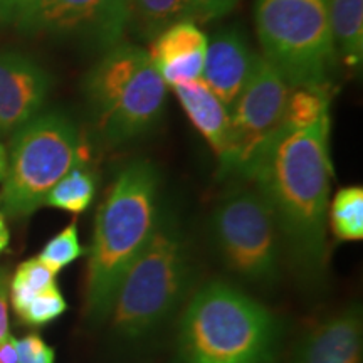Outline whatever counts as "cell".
Segmentation results:
<instances>
[{"instance_id": "obj_9", "label": "cell", "mask_w": 363, "mask_h": 363, "mask_svg": "<svg viewBox=\"0 0 363 363\" xmlns=\"http://www.w3.org/2000/svg\"><path fill=\"white\" fill-rule=\"evenodd\" d=\"M291 86L257 54L252 71L229 106L230 150L222 174H242L254 153L281 128Z\"/></svg>"}, {"instance_id": "obj_3", "label": "cell", "mask_w": 363, "mask_h": 363, "mask_svg": "<svg viewBox=\"0 0 363 363\" xmlns=\"http://www.w3.org/2000/svg\"><path fill=\"white\" fill-rule=\"evenodd\" d=\"M278 342L274 315L225 283L202 288L182 316L179 350L184 363H271Z\"/></svg>"}, {"instance_id": "obj_15", "label": "cell", "mask_w": 363, "mask_h": 363, "mask_svg": "<svg viewBox=\"0 0 363 363\" xmlns=\"http://www.w3.org/2000/svg\"><path fill=\"white\" fill-rule=\"evenodd\" d=\"M172 89L179 99L182 110L219 157L222 169L230 150L229 108L212 93L202 79L177 84Z\"/></svg>"}, {"instance_id": "obj_23", "label": "cell", "mask_w": 363, "mask_h": 363, "mask_svg": "<svg viewBox=\"0 0 363 363\" xmlns=\"http://www.w3.org/2000/svg\"><path fill=\"white\" fill-rule=\"evenodd\" d=\"M67 310V305L62 298L61 291L56 284L51 286V288L44 289L43 293H39L30 305L27 306L24 315L21 316V320L27 325L33 326H40L48 325L51 321L56 320Z\"/></svg>"}, {"instance_id": "obj_4", "label": "cell", "mask_w": 363, "mask_h": 363, "mask_svg": "<svg viewBox=\"0 0 363 363\" xmlns=\"http://www.w3.org/2000/svg\"><path fill=\"white\" fill-rule=\"evenodd\" d=\"M167 89L147 49L128 43L104 51L84 78L93 123L113 147L140 138L158 123Z\"/></svg>"}, {"instance_id": "obj_10", "label": "cell", "mask_w": 363, "mask_h": 363, "mask_svg": "<svg viewBox=\"0 0 363 363\" xmlns=\"http://www.w3.org/2000/svg\"><path fill=\"white\" fill-rule=\"evenodd\" d=\"M21 33L108 49L128 34V0H43L16 26Z\"/></svg>"}, {"instance_id": "obj_12", "label": "cell", "mask_w": 363, "mask_h": 363, "mask_svg": "<svg viewBox=\"0 0 363 363\" xmlns=\"http://www.w3.org/2000/svg\"><path fill=\"white\" fill-rule=\"evenodd\" d=\"M256 56L239 29L217 30L207 43L201 79L229 108L246 84Z\"/></svg>"}, {"instance_id": "obj_1", "label": "cell", "mask_w": 363, "mask_h": 363, "mask_svg": "<svg viewBox=\"0 0 363 363\" xmlns=\"http://www.w3.org/2000/svg\"><path fill=\"white\" fill-rule=\"evenodd\" d=\"M330 116L310 126L281 125L242 170L278 220L301 271L316 276L326 256L331 179Z\"/></svg>"}, {"instance_id": "obj_2", "label": "cell", "mask_w": 363, "mask_h": 363, "mask_svg": "<svg viewBox=\"0 0 363 363\" xmlns=\"http://www.w3.org/2000/svg\"><path fill=\"white\" fill-rule=\"evenodd\" d=\"M158 222V174L138 158L120 170L96 212L86 284V310L93 320H108L118 284Z\"/></svg>"}, {"instance_id": "obj_18", "label": "cell", "mask_w": 363, "mask_h": 363, "mask_svg": "<svg viewBox=\"0 0 363 363\" xmlns=\"http://www.w3.org/2000/svg\"><path fill=\"white\" fill-rule=\"evenodd\" d=\"M96 195V179L83 165L74 167L62 177L45 197L44 206L81 214L91 206Z\"/></svg>"}, {"instance_id": "obj_28", "label": "cell", "mask_w": 363, "mask_h": 363, "mask_svg": "<svg viewBox=\"0 0 363 363\" xmlns=\"http://www.w3.org/2000/svg\"><path fill=\"white\" fill-rule=\"evenodd\" d=\"M0 363H19V360H17L16 338L11 337V335L0 340Z\"/></svg>"}, {"instance_id": "obj_29", "label": "cell", "mask_w": 363, "mask_h": 363, "mask_svg": "<svg viewBox=\"0 0 363 363\" xmlns=\"http://www.w3.org/2000/svg\"><path fill=\"white\" fill-rule=\"evenodd\" d=\"M11 240V234H9V227L6 224V216L0 212V252L6 251Z\"/></svg>"}, {"instance_id": "obj_17", "label": "cell", "mask_w": 363, "mask_h": 363, "mask_svg": "<svg viewBox=\"0 0 363 363\" xmlns=\"http://www.w3.org/2000/svg\"><path fill=\"white\" fill-rule=\"evenodd\" d=\"M335 49L348 66L362 65L363 57V0H328Z\"/></svg>"}, {"instance_id": "obj_25", "label": "cell", "mask_w": 363, "mask_h": 363, "mask_svg": "<svg viewBox=\"0 0 363 363\" xmlns=\"http://www.w3.org/2000/svg\"><path fill=\"white\" fill-rule=\"evenodd\" d=\"M43 0H0V24L17 26Z\"/></svg>"}, {"instance_id": "obj_26", "label": "cell", "mask_w": 363, "mask_h": 363, "mask_svg": "<svg viewBox=\"0 0 363 363\" xmlns=\"http://www.w3.org/2000/svg\"><path fill=\"white\" fill-rule=\"evenodd\" d=\"M238 4L239 0H195V21H217L227 16Z\"/></svg>"}, {"instance_id": "obj_19", "label": "cell", "mask_w": 363, "mask_h": 363, "mask_svg": "<svg viewBox=\"0 0 363 363\" xmlns=\"http://www.w3.org/2000/svg\"><path fill=\"white\" fill-rule=\"evenodd\" d=\"M325 116H330V86L291 88L286 103L283 125L303 128Z\"/></svg>"}, {"instance_id": "obj_30", "label": "cell", "mask_w": 363, "mask_h": 363, "mask_svg": "<svg viewBox=\"0 0 363 363\" xmlns=\"http://www.w3.org/2000/svg\"><path fill=\"white\" fill-rule=\"evenodd\" d=\"M6 169H7V152L4 148V145L0 143V182L6 177Z\"/></svg>"}, {"instance_id": "obj_20", "label": "cell", "mask_w": 363, "mask_h": 363, "mask_svg": "<svg viewBox=\"0 0 363 363\" xmlns=\"http://www.w3.org/2000/svg\"><path fill=\"white\" fill-rule=\"evenodd\" d=\"M330 224L340 240L363 239V190L345 187L335 195L328 206Z\"/></svg>"}, {"instance_id": "obj_11", "label": "cell", "mask_w": 363, "mask_h": 363, "mask_svg": "<svg viewBox=\"0 0 363 363\" xmlns=\"http://www.w3.org/2000/svg\"><path fill=\"white\" fill-rule=\"evenodd\" d=\"M51 88V74L34 57L0 51V135H13L43 113Z\"/></svg>"}, {"instance_id": "obj_27", "label": "cell", "mask_w": 363, "mask_h": 363, "mask_svg": "<svg viewBox=\"0 0 363 363\" xmlns=\"http://www.w3.org/2000/svg\"><path fill=\"white\" fill-rule=\"evenodd\" d=\"M9 276L4 267H0V340L9 337Z\"/></svg>"}, {"instance_id": "obj_14", "label": "cell", "mask_w": 363, "mask_h": 363, "mask_svg": "<svg viewBox=\"0 0 363 363\" xmlns=\"http://www.w3.org/2000/svg\"><path fill=\"white\" fill-rule=\"evenodd\" d=\"M294 363H362V321L355 310L316 326L299 348Z\"/></svg>"}, {"instance_id": "obj_5", "label": "cell", "mask_w": 363, "mask_h": 363, "mask_svg": "<svg viewBox=\"0 0 363 363\" xmlns=\"http://www.w3.org/2000/svg\"><path fill=\"white\" fill-rule=\"evenodd\" d=\"M187 244L160 217L155 233L118 284L108 320L120 337H145L175 310L189 281Z\"/></svg>"}, {"instance_id": "obj_21", "label": "cell", "mask_w": 363, "mask_h": 363, "mask_svg": "<svg viewBox=\"0 0 363 363\" xmlns=\"http://www.w3.org/2000/svg\"><path fill=\"white\" fill-rule=\"evenodd\" d=\"M54 284L56 272L49 269L39 257L22 262L11 281V301L16 315L21 318L30 301Z\"/></svg>"}, {"instance_id": "obj_16", "label": "cell", "mask_w": 363, "mask_h": 363, "mask_svg": "<svg viewBox=\"0 0 363 363\" xmlns=\"http://www.w3.org/2000/svg\"><path fill=\"white\" fill-rule=\"evenodd\" d=\"M182 21L195 22V0H128V30L143 43Z\"/></svg>"}, {"instance_id": "obj_22", "label": "cell", "mask_w": 363, "mask_h": 363, "mask_svg": "<svg viewBox=\"0 0 363 363\" xmlns=\"http://www.w3.org/2000/svg\"><path fill=\"white\" fill-rule=\"evenodd\" d=\"M83 254L84 249L79 242L78 227L72 222L65 230H61L56 238H52L45 244L39 254V259L51 271L59 272L62 267L71 264L72 261H76Z\"/></svg>"}, {"instance_id": "obj_24", "label": "cell", "mask_w": 363, "mask_h": 363, "mask_svg": "<svg viewBox=\"0 0 363 363\" xmlns=\"http://www.w3.org/2000/svg\"><path fill=\"white\" fill-rule=\"evenodd\" d=\"M16 350L19 363H54V350L39 335L16 340Z\"/></svg>"}, {"instance_id": "obj_13", "label": "cell", "mask_w": 363, "mask_h": 363, "mask_svg": "<svg viewBox=\"0 0 363 363\" xmlns=\"http://www.w3.org/2000/svg\"><path fill=\"white\" fill-rule=\"evenodd\" d=\"M207 43V35L194 21H182L157 35L148 54L165 84L174 88L202 78Z\"/></svg>"}, {"instance_id": "obj_8", "label": "cell", "mask_w": 363, "mask_h": 363, "mask_svg": "<svg viewBox=\"0 0 363 363\" xmlns=\"http://www.w3.org/2000/svg\"><path fill=\"white\" fill-rule=\"evenodd\" d=\"M212 233L222 259L240 278L257 284H271L278 279L279 225L256 189L227 195L212 217Z\"/></svg>"}, {"instance_id": "obj_7", "label": "cell", "mask_w": 363, "mask_h": 363, "mask_svg": "<svg viewBox=\"0 0 363 363\" xmlns=\"http://www.w3.org/2000/svg\"><path fill=\"white\" fill-rule=\"evenodd\" d=\"M262 54L291 88L330 86L335 62L328 0H256Z\"/></svg>"}, {"instance_id": "obj_6", "label": "cell", "mask_w": 363, "mask_h": 363, "mask_svg": "<svg viewBox=\"0 0 363 363\" xmlns=\"http://www.w3.org/2000/svg\"><path fill=\"white\" fill-rule=\"evenodd\" d=\"M84 163V147L76 125L65 113H39L12 135L2 180V214L22 219L44 206L51 189Z\"/></svg>"}]
</instances>
